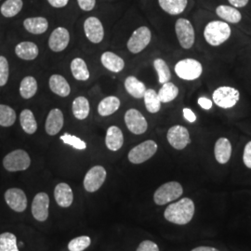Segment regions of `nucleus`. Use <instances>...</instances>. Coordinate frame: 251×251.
Instances as JSON below:
<instances>
[{"label":"nucleus","instance_id":"nucleus-27","mask_svg":"<svg viewBox=\"0 0 251 251\" xmlns=\"http://www.w3.org/2000/svg\"><path fill=\"white\" fill-rule=\"evenodd\" d=\"M158 4L168 14L179 15L186 9L188 0H158Z\"/></svg>","mask_w":251,"mask_h":251},{"label":"nucleus","instance_id":"nucleus-13","mask_svg":"<svg viewBox=\"0 0 251 251\" xmlns=\"http://www.w3.org/2000/svg\"><path fill=\"white\" fill-rule=\"evenodd\" d=\"M84 32L87 38L93 44H99L104 37V28L97 17H89L84 23Z\"/></svg>","mask_w":251,"mask_h":251},{"label":"nucleus","instance_id":"nucleus-30","mask_svg":"<svg viewBox=\"0 0 251 251\" xmlns=\"http://www.w3.org/2000/svg\"><path fill=\"white\" fill-rule=\"evenodd\" d=\"M20 123L22 128L27 134H34L37 130V123L34 113L30 109H25L21 112Z\"/></svg>","mask_w":251,"mask_h":251},{"label":"nucleus","instance_id":"nucleus-32","mask_svg":"<svg viewBox=\"0 0 251 251\" xmlns=\"http://www.w3.org/2000/svg\"><path fill=\"white\" fill-rule=\"evenodd\" d=\"M37 81L34 76H25L20 84V94L22 98L29 100L36 95L37 91Z\"/></svg>","mask_w":251,"mask_h":251},{"label":"nucleus","instance_id":"nucleus-45","mask_svg":"<svg viewBox=\"0 0 251 251\" xmlns=\"http://www.w3.org/2000/svg\"><path fill=\"white\" fill-rule=\"evenodd\" d=\"M182 113H183V117L190 123H194L197 121L196 114L190 108H183Z\"/></svg>","mask_w":251,"mask_h":251},{"label":"nucleus","instance_id":"nucleus-17","mask_svg":"<svg viewBox=\"0 0 251 251\" xmlns=\"http://www.w3.org/2000/svg\"><path fill=\"white\" fill-rule=\"evenodd\" d=\"M64 125V117L62 110L58 108L51 109L46 119L45 129L47 134L54 136L58 134Z\"/></svg>","mask_w":251,"mask_h":251},{"label":"nucleus","instance_id":"nucleus-14","mask_svg":"<svg viewBox=\"0 0 251 251\" xmlns=\"http://www.w3.org/2000/svg\"><path fill=\"white\" fill-rule=\"evenodd\" d=\"M70 34L64 27H57L54 29L49 38V47L54 52L63 51L69 45Z\"/></svg>","mask_w":251,"mask_h":251},{"label":"nucleus","instance_id":"nucleus-7","mask_svg":"<svg viewBox=\"0 0 251 251\" xmlns=\"http://www.w3.org/2000/svg\"><path fill=\"white\" fill-rule=\"evenodd\" d=\"M175 32L179 40V45L182 49L189 50L194 46L196 40V34L194 26L189 20L184 18L178 19L175 24Z\"/></svg>","mask_w":251,"mask_h":251},{"label":"nucleus","instance_id":"nucleus-38","mask_svg":"<svg viewBox=\"0 0 251 251\" xmlns=\"http://www.w3.org/2000/svg\"><path fill=\"white\" fill-rule=\"evenodd\" d=\"M0 251H19L17 238L13 233L0 234Z\"/></svg>","mask_w":251,"mask_h":251},{"label":"nucleus","instance_id":"nucleus-43","mask_svg":"<svg viewBox=\"0 0 251 251\" xmlns=\"http://www.w3.org/2000/svg\"><path fill=\"white\" fill-rule=\"evenodd\" d=\"M243 161L246 167L251 170V141L245 146L243 153Z\"/></svg>","mask_w":251,"mask_h":251},{"label":"nucleus","instance_id":"nucleus-16","mask_svg":"<svg viewBox=\"0 0 251 251\" xmlns=\"http://www.w3.org/2000/svg\"><path fill=\"white\" fill-rule=\"evenodd\" d=\"M50 198L46 193H38L32 203V214L38 222H45L49 217Z\"/></svg>","mask_w":251,"mask_h":251},{"label":"nucleus","instance_id":"nucleus-39","mask_svg":"<svg viewBox=\"0 0 251 251\" xmlns=\"http://www.w3.org/2000/svg\"><path fill=\"white\" fill-rule=\"evenodd\" d=\"M90 237L87 235H82L72 239L68 244V250L70 251H84L90 247Z\"/></svg>","mask_w":251,"mask_h":251},{"label":"nucleus","instance_id":"nucleus-33","mask_svg":"<svg viewBox=\"0 0 251 251\" xmlns=\"http://www.w3.org/2000/svg\"><path fill=\"white\" fill-rule=\"evenodd\" d=\"M144 104L147 111L151 114H156L161 109V100L158 93L152 89H148L145 91L144 96Z\"/></svg>","mask_w":251,"mask_h":251},{"label":"nucleus","instance_id":"nucleus-48","mask_svg":"<svg viewBox=\"0 0 251 251\" xmlns=\"http://www.w3.org/2000/svg\"><path fill=\"white\" fill-rule=\"evenodd\" d=\"M229 3L234 8H244L248 5L250 0H228Z\"/></svg>","mask_w":251,"mask_h":251},{"label":"nucleus","instance_id":"nucleus-9","mask_svg":"<svg viewBox=\"0 0 251 251\" xmlns=\"http://www.w3.org/2000/svg\"><path fill=\"white\" fill-rule=\"evenodd\" d=\"M152 39V33L148 27L141 26L136 29L127 41V50L133 54L142 52Z\"/></svg>","mask_w":251,"mask_h":251},{"label":"nucleus","instance_id":"nucleus-23","mask_svg":"<svg viewBox=\"0 0 251 251\" xmlns=\"http://www.w3.org/2000/svg\"><path fill=\"white\" fill-rule=\"evenodd\" d=\"M100 62L102 65L111 72H121L125 68V62L124 60L119 57L117 54L106 51L102 53L100 57Z\"/></svg>","mask_w":251,"mask_h":251},{"label":"nucleus","instance_id":"nucleus-1","mask_svg":"<svg viewBox=\"0 0 251 251\" xmlns=\"http://www.w3.org/2000/svg\"><path fill=\"white\" fill-rule=\"evenodd\" d=\"M195 214V203L192 199L184 198L171 204L164 212L165 219L175 225L189 224Z\"/></svg>","mask_w":251,"mask_h":251},{"label":"nucleus","instance_id":"nucleus-37","mask_svg":"<svg viewBox=\"0 0 251 251\" xmlns=\"http://www.w3.org/2000/svg\"><path fill=\"white\" fill-rule=\"evenodd\" d=\"M153 67L158 75V81L160 84H165L171 80V73L168 63L161 58H157L153 61Z\"/></svg>","mask_w":251,"mask_h":251},{"label":"nucleus","instance_id":"nucleus-47","mask_svg":"<svg viewBox=\"0 0 251 251\" xmlns=\"http://www.w3.org/2000/svg\"><path fill=\"white\" fill-rule=\"evenodd\" d=\"M47 1L49 2V4H50L51 7L56 8V9H62V8H64L65 6H67V4H68V2H69V0H47Z\"/></svg>","mask_w":251,"mask_h":251},{"label":"nucleus","instance_id":"nucleus-29","mask_svg":"<svg viewBox=\"0 0 251 251\" xmlns=\"http://www.w3.org/2000/svg\"><path fill=\"white\" fill-rule=\"evenodd\" d=\"M74 117L78 120H84L90 115V101L86 97L79 96L74 100L72 104Z\"/></svg>","mask_w":251,"mask_h":251},{"label":"nucleus","instance_id":"nucleus-34","mask_svg":"<svg viewBox=\"0 0 251 251\" xmlns=\"http://www.w3.org/2000/svg\"><path fill=\"white\" fill-rule=\"evenodd\" d=\"M23 7V0H6L0 8V12L5 18H12L18 15Z\"/></svg>","mask_w":251,"mask_h":251},{"label":"nucleus","instance_id":"nucleus-18","mask_svg":"<svg viewBox=\"0 0 251 251\" xmlns=\"http://www.w3.org/2000/svg\"><path fill=\"white\" fill-rule=\"evenodd\" d=\"M124 144V136L122 130L117 126H111L108 127L105 137V144L109 150L116 152L118 151Z\"/></svg>","mask_w":251,"mask_h":251},{"label":"nucleus","instance_id":"nucleus-28","mask_svg":"<svg viewBox=\"0 0 251 251\" xmlns=\"http://www.w3.org/2000/svg\"><path fill=\"white\" fill-rule=\"evenodd\" d=\"M120 100L116 96H108L101 100L98 105V113L101 117H108L115 114L120 107Z\"/></svg>","mask_w":251,"mask_h":251},{"label":"nucleus","instance_id":"nucleus-21","mask_svg":"<svg viewBox=\"0 0 251 251\" xmlns=\"http://www.w3.org/2000/svg\"><path fill=\"white\" fill-rule=\"evenodd\" d=\"M49 85L54 94L63 98L67 97L71 92L69 83L61 75H52L50 77Z\"/></svg>","mask_w":251,"mask_h":251},{"label":"nucleus","instance_id":"nucleus-8","mask_svg":"<svg viewBox=\"0 0 251 251\" xmlns=\"http://www.w3.org/2000/svg\"><path fill=\"white\" fill-rule=\"evenodd\" d=\"M157 151V144L152 140L145 141L144 143L135 146L128 154L127 158L132 164H142L152 157Z\"/></svg>","mask_w":251,"mask_h":251},{"label":"nucleus","instance_id":"nucleus-5","mask_svg":"<svg viewBox=\"0 0 251 251\" xmlns=\"http://www.w3.org/2000/svg\"><path fill=\"white\" fill-rule=\"evenodd\" d=\"M239 99V90L228 86L218 88L212 94V100H214L216 105L224 109H230L235 106Z\"/></svg>","mask_w":251,"mask_h":251},{"label":"nucleus","instance_id":"nucleus-4","mask_svg":"<svg viewBox=\"0 0 251 251\" xmlns=\"http://www.w3.org/2000/svg\"><path fill=\"white\" fill-rule=\"evenodd\" d=\"M174 71L180 79L193 81L199 78L203 73V67L200 62L195 59H183L176 63Z\"/></svg>","mask_w":251,"mask_h":251},{"label":"nucleus","instance_id":"nucleus-24","mask_svg":"<svg viewBox=\"0 0 251 251\" xmlns=\"http://www.w3.org/2000/svg\"><path fill=\"white\" fill-rule=\"evenodd\" d=\"M24 27L31 34L41 35L48 30L49 22L44 17H31L24 21Z\"/></svg>","mask_w":251,"mask_h":251},{"label":"nucleus","instance_id":"nucleus-22","mask_svg":"<svg viewBox=\"0 0 251 251\" xmlns=\"http://www.w3.org/2000/svg\"><path fill=\"white\" fill-rule=\"evenodd\" d=\"M15 54L22 60L33 61L37 58L39 49L34 42L23 41L15 47Z\"/></svg>","mask_w":251,"mask_h":251},{"label":"nucleus","instance_id":"nucleus-3","mask_svg":"<svg viewBox=\"0 0 251 251\" xmlns=\"http://www.w3.org/2000/svg\"><path fill=\"white\" fill-rule=\"evenodd\" d=\"M183 193V188L177 181H170L162 184L154 192L153 201L158 206H164L180 198Z\"/></svg>","mask_w":251,"mask_h":251},{"label":"nucleus","instance_id":"nucleus-20","mask_svg":"<svg viewBox=\"0 0 251 251\" xmlns=\"http://www.w3.org/2000/svg\"><path fill=\"white\" fill-rule=\"evenodd\" d=\"M54 197L57 204L62 207H68L72 205L74 195L72 189L67 183H59L54 190Z\"/></svg>","mask_w":251,"mask_h":251},{"label":"nucleus","instance_id":"nucleus-25","mask_svg":"<svg viewBox=\"0 0 251 251\" xmlns=\"http://www.w3.org/2000/svg\"><path fill=\"white\" fill-rule=\"evenodd\" d=\"M125 89L126 92L135 99L144 98V93L147 90L144 83L132 75L126 77L125 80Z\"/></svg>","mask_w":251,"mask_h":251},{"label":"nucleus","instance_id":"nucleus-50","mask_svg":"<svg viewBox=\"0 0 251 251\" xmlns=\"http://www.w3.org/2000/svg\"><path fill=\"white\" fill-rule=\"evenodd\" d=\"M19 246H20V247H23V246H24V242L19 243Z\"/></svg>","mask_w":251,"mask_h":251},{"label":"nucleus","instance_id":"nucleus-10","mask_svg":"<svg viewBox=\"0 0 251 251\" xmlns=\"http://www.w3.org/2000/svg\"><path fill=\"white\" fill-rule=\"evenodd\" d=\"M125 123L127 129L135 135L144 134L148 128V123L143 114L134 108L128 109L125 114Z\"/></svg>","mask_w":251,"mask_h":251},{"label":"nucleus","instance_id":"nucleus-26","mask_svg":"<svg viewBox=\"0 0 251 251\" xmlns=\"http://www.w3.org/2000/svg\"><path fill=\"white\" fill-rule=\"evenodd\" d=\"M216 13L220 18L230 24H238L242 20V15L240 11L232 6L221 5L217 7Z\"/></svg>","mask_w":251,"mask_h":251},{"label":"nucleus","instance_id":"nucleus-44","mask_svg":"<svg viewBox=\"0 0 251 251\" xmlns=\"http://www.w3.org/2000/svg\"><path fill=\"white\" fill-rule=\"evenodd\" d=\"M78 6L84 11H90L95 8L96 0H77Z\"/></svg>","mask_w":251,"mask_h":251},{"label":"nucleus","instance_id":"nucleus-41","mask_svg":"<svg viewBox=\"0 0 251 251\" xmlns=\"http://www.w3.org/2000/svg\"><path fill=\"white\" fill-rule=\"evenodd\" d=\"M9 77V62L6 57L0 56V87L6 86Z\"/></svg>","mask_w":251,"mask_h":251},{"label":"nucleus","instance_id":"nucleus-31","mask_svg":"<svg viewBox=\"0 0 251 251\" xmlns=\"http://www.w3.org/2000/svg\"><path fill=\"white\" fill-rule=\"evenodd\" d=\"M71 71L76 80L86 81L90 78V74L86 62L81 58H75L71 62Z\"/></svg>","mask_w":251,"mask_h":251},{"label":"nucleus","instance_id":"nucleus-35","mask_svg":"<svg viewBox=\"0 0 251 251\" xmlns=\"http://www.w3.org/2000/svg\"><path fill=\"white\" fill-rule=\"evenodd\" d=\"M162 103H168L176 99L179 95L178 87L172 82H167L163 84L161 89L157 92Z\"/></svg>","mask_w":251,"mask_h":251},{"label":"nucleus","instance_id":"nucleus-19","mask_svg":"<svg viewBox=\"0 0 251 251\" xmlns=\"http://www.w3.org/2000/svg\"><path fill=\"white\" fill-rule=\"evenodd\" d=\"M214 154L218 163L224 165L229 162L232 155V144L227 138H220L216 142Z\"/></svg>","mask_w":251,"mask_h":251},{"label":"nucleus","instance_id":"nucleus-6","mask_svg":"<svg viewBox=\"0 0 251 251\" xmlns=\"http://www.w3.org/2000/svg\"><path fill=\"white\" fill-rule=\"evenodd\" d=\"M31 165V158L24 150H15L8 153L3 159L5 170L9 172L26 171Z\"/></svg>","mask_w":251,"mask_h":251},{"label":"nucleus","instance_id":"nucleus-46","mask_svg":"<svg viewBox=\"0 0 251 251\" xmlns=\"http://www.w3.org/2000/svg\"><path fill=\"white\" fill-rule=\"evenodd\" d=\"M198 104L203 108L204 110H210L212 105H213V102L211 100L207 99L206 97H200L198 100Z\"/></svg>","mask_w":251,"mask_h":251},{"label":"nucleus","instance_id":"nucleus-11","mask_svg":"<svg viewBox=\"0 0 251 251\" xmlns=\"http://www.w3.org/2000/svg\"><path fill=\"white\" fill-rule=\"evenodd\" d=\"M106 176L107 173L103 167L95 166L91 168L84 178V188L90 193L98 191L105 181Z\"/></svg>","mask_w":251,"mask_h":251},{"label":"nucleus","instance_id":"nucleus-40","mask_svg":"<svg viewBox=\"0 0 251 251\" xmlns=\"http://www.w3.org/2000/svg\"><path fill=\"white\" fill-rule=\"evenodd\" d=\"M61 140L63 141L64 144H68V145L72 146L75 149H77V150H85L87 148V144L75 135L65 133V134L61 136Z\"/></svg>","mask_w":251,"mask_h":251},{"label":"nucleus","instance_id":"nucleus-12","mask_svg":"<svg viewBox=\"0 0 251 251\" xmlns=\"http://www.w3.org/2000/svg\"><path fill=\"white\" fill-rule=\"evenodd\" d=\"M168 142L176 150H183L191 143L188 129L183 126H171L167 134Z\"/></svg>","mask_w":251,"mask_h":251},{"label":"nucleus","instance_id":"nucleus-15","mask_svg":"<svg viewBox=\"0 0 251 251\" xmlns=\"http://www.w3.org/2000/svg\"><path fill=\"white\" fill-rule=\"evenodd\" d=\"M5 200L8 206L16 212L26 209L27 198L25 192L19 188H10L5 193Z\"/></svg>","mask_w":251,"mask_h":251},{"label":"nucleus","instance_id":"nucleus-49","mask_svg":"<svg viewBox=\"0 0 251 251\" xmlns=\"http://www.w3.org/2000/svg\"><path fill=\"white\" fill-rule=\"evenodd\" d=\"M220 251L217 250L215 248H210V247H198L194 249L193 251Z\"/></svg>","mask_w":251,"mask_h":251},{"label":"nucleus","instance_id":"nucleus-42","mask_svg":"<svg viewBox=\"0 0 251 251\" xmlns=\"http://www.w3.org/2000/svg\"><path fill=\"white\" fill-rule=\"evenodd\" d=\"M136 251H159V248L155 243L145 240L139 245Z\"/></svg>","mask_w":251,"mask_h":251},{"label":"nucleus","instance_id":"nucleus-2","mask_svg":"<svg viewBox=\"0 0 251 251\" xmlns=\"http://www.w3.org/2000/svg\"><path fill=\"white\" fill-rule=\"evenodd\" d=\"M232 34L231 27L226 22L212 21L204 29L205 40L210 46L218 47L226 42Z\"/></svg>","mask_w":251,"mask_h":251},{"label":"nucleus","instance_id":"nucleus-36","mask_svg":"<svg viewBox=\"0 0 251 251\" xmlns=\"http://www.w3.org/2000/svg\"><path fill=\"white\" fill-rule=\"evenodd\" d=\"M17 118L16 112L13 108L6 104H0V126H11L14 125Z\"/></svg>","mask_w":251,"mask_h":251}]
</instances>
